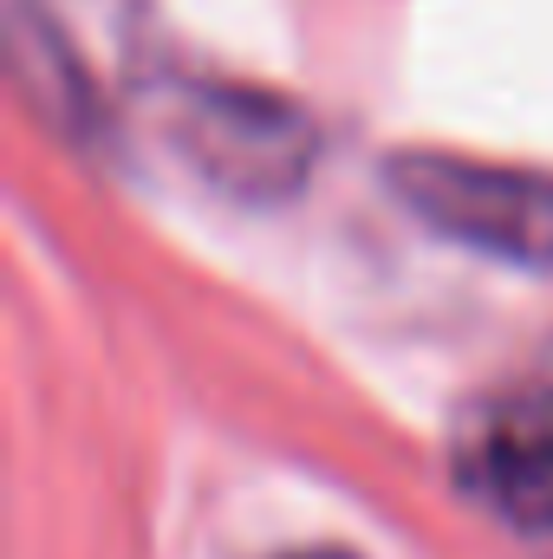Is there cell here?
<instances>
[{"label":"cell","mask_w":553,"mask_h":559,"mask_svg":"<svg viewBox=\"0 0 553 559\" xmlns=\"http://www.w3.org/2000/svg\"><path fill=\"white\" fill-rule=\"evenodd\" d=\"M391 189L416 222L443 241H462L489 261L553 267V176L449 156V150H404L391 156Z\"/></svg>","instance_id":"6da1fadb"},{"label":"cell","mask_w":553,"mask_h":559,"mask_svg":"<svg viewBox=\"0 0 553 559\" xmlns=\"http://www.w3.org/2000/svg\"><path fill=\"white\" fill-rule=\"evenodd\" d=\"M286 559H358V554H339V547H319V554H286Z\"/></svg>","instance_id":"277c9868"},{"label":"cell","mask_w":553,"mask_h":559,"mask_svg":"<svg viewBox=\"0 0 553 559\" xmlns=\"http://www.w3.org/2000/svg\"><path fill=\"white\" fill-rule=\"evenodd\" d=\"M475 501L528 547V559H553V417L515 411L482 423L469 449Z\"/></svg>","instance_id":"3957f363"},{"label":"cell","mask_w":553,"mask_h":559,"mask_svg":"<svg viewBox=\"0 0 553 559\" xmlns=\"http://www.w3.org/2000/svg\"><path fill=\"white\" fill-rule=\"evenodd\" d=\"M163 124L169 143L222 189L235 195H286L299 189L313 163V124L274 98L248 85H215V79H176L163 92Z\"/></svg>","instance_id":"7a4b0ae2"}]
</instances>
